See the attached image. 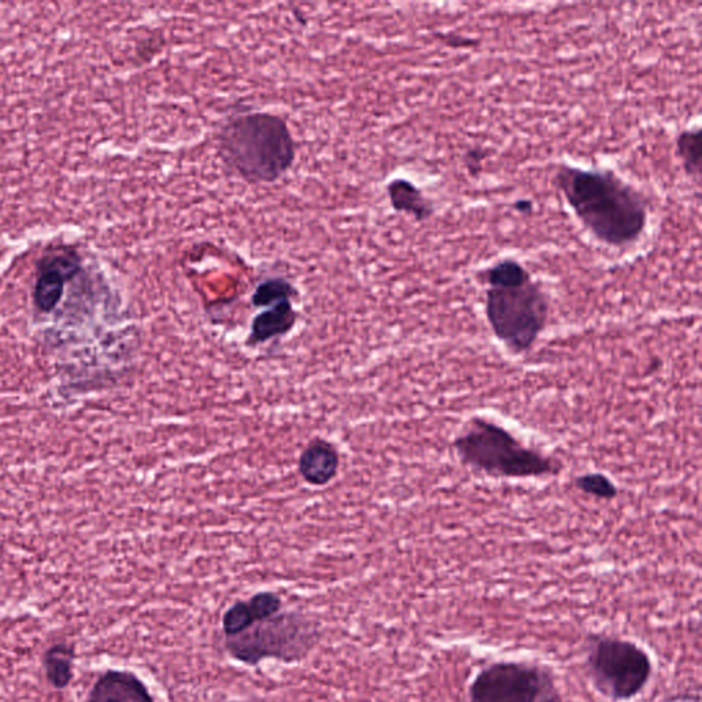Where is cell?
Here are the masks:
<instances>
[{"label": "cell", "mask_w": 702, "mask_h": 702, "mask_svg": "<svg viewBox=\"0 0 702 702\" xmlns=\"http://www.w3.org/2000/svg\"><path fill=\"white\" fill-rule=\"evenodd\" d=\"M554 184L583 227L604 245L624 249L644 235L648 201L615 172L561 165Z\"/></svg>", "instance_id": "6da1fadb"}, {"label": "cell", "mask_w": 702, "mask_h": 702, "mask_svg": "<svg viewBox=\"0 0 702 702\" xmlns=\"http://www.w3.org/2000/svg\"><path fill=\"white\" fill-rule=\"evenodd\" d=\"M221 161L240 179L271 184L293 168L297 147L284 118L266 112L228 118L219 135Z\"/></svg>", "instance_id": "7a4b0ae2"}, {"label": "cell", "mask_w": 702, "mask_h": 702, "mask_svg": "<svg viewBox=\"0 0 702 702\" xmlns=\"http://www.w3.org/2000/svg\"><path fill=\"white\" fill-rule=\"evenodd\" d=\"M465 465L497 479H535L559 474L553 458L524 446L500 424L472 417L453 442Z\"/></svg>", "instance_id": "3957f363"}, {"label": "cell", "mask_w": 702, "mask_h": 702, "mask_svg": "<svg viewBox=\"0 0 702 702\" xmlns=\"http://www.w3.org/2000/svg\"><path fill=\"white\" fill-rule=\"evenodd\" d=\"M495 338L513 354H524L537 343L549 319V298L541 286L489 287L484 304Z\"/></svg>", "instance_id": "277c9868"}, {"label": "cell", "mask_w": 702, "mask_h": 702, "mask_svg": "<svg viewBox=\"0 0 702 702\" xmlns=\"http://www.w3.org/2000/svg\"><path fill=\"white\" fill-rule=\"evenodd\" d=\"M586 672L594 689L608 700H633L648 685L652 659L627 639L590 635L586 642Z\"/></svg>", "instance_id": "5b68a950"}, {"label": "cell", "mask_w": 702, "mask_h": 702, "mask_svg": "<svg viewBox=\"0 0 702 702\" xmlns=\"http://www.w3.org/2000/svg\"><path fill=\"white\" fill-rule=\"evenodd\" d=\"M316 624L301 613H276L234 637H227L229 655L243 664L257 665L265 659L291 663L308 656L319 641Z\"/></svg>", "instance_id": "8992f818"}, {"label": "cell", "mask_w": 702, "mask_h": 702, "mask_svg": "<svg viewBox=\"0 0 702 702\" xmlns=\"http://www.w3.org/2000/svg\"><path fill=\"white\" fill-rule=\"evenodd\" d=\"M469 702H563L548 668L522 661H498L476 674Z\"/></svg>", "instance_id": "52a82bcc"}, {"label": "cell", "mask_w": 702, "mask_h": 702, "mask_svg": "<svg viewBox=\"0 0 702 702\" xmlns=\"http://www.w3.org/2000/svg\"><path fill=\"white\" fill-rule=\"evenodd\" d=\"M79 258L75 253H54L40 266L35 287V304L43 312H50L64 294L65 282L79 272Z\"/></svg>", "instance_id": "ba28073f"}, {"label": "cell", "mask_w": 702, "mask_h": 702, "mask_svg": "<svg viewBox=\"0 0 702 702\" xmlns=\"http://www.w3.org/2000/svg\"><path fill=\"white\" fill-rule=\"evenodd\" d=\"M341 456L334 443L314 439L298 460L299 475L314 487H324L338 476Z\"/></svg>", "instance_id": "9c48e42d"}, {"label": "cell", "mask_w": 702, "mask_h": 702, "mask_svg": "<svg viewBox=\"0 0 702 702\" xmlns=\"http://www.w3.org/2000/svg\"><path fill=\"white\" fill-rule=\"evenodd\" d=\"M282 608V598L272 591H261L249 601H238L224 613L223 630L227 637L246 631L261 620L268 619Z\"/></svg>", "instance_id": "30bf717a"}, {"label": "cell", "mask_w": 702, "mask_h": 702, "mask_svg": "<svg viewBox=\"0 0 702 702\" xmlns=\"http://www.w3.org/2000/svg\"><path fill=\"white\" fill-rule=\"evenodd\" d=\"M87 702H154V698L138 676L109 671L92 687Z\"/></svg>", "instance_id": "8fae6325"}, {"label": "cell", "mask_w": 702, "mask_h": 702, "mask_svg": "<svg viewBox=\"0 0 702 702\" xmlns=\"http://www.w3.org/2000/svg\"><path fill=\"white\" fill-rule=\"evenodd\" d=\"M297 319L293 301H283L271 308H266L251 321L247 345L258 346L279 336L287 335L293 330Z\"/></svg>", "instance_id": "7c38bea8"}, {"label": "cell", "mask_w": 702, "mask_h": 702, "mask_svg": "<svg viewBox=\"0 0 702 702\" xmlns=\"http://www.w3.org/2000/svg\"><path fill=\"white\" fill-rule=\"evenodd\" d=\"M391 208L397 213L406 214L416 221H427L434 216V203L421 192L420 188L406 179L391 180L386 187Z\"/></svg>", "instance_id": "4fadbf2b"}, {"label": "cell", "mask_w": 702, "mask_h": 702, "mask_svg": "<svg viewBox=\"0 0 702 702\" xmlns=\"http://www.w3.org/2000/svg\"><path fill=\"white\" fill-rule=\"evenodd\" d=\"M702 132L700 128L685 129L676 138V154L682 160L683 171L686 175L701 179Z\"/></svg>", "instance_id": "5bb4252c"}, {"label": "cell", "mask_w": 702, "mask_h": 702, "mask_svg": "<svg viewBox=\"0 0 702 702\" xmlns=\"http://www.w3.org/2000/svg\"><path fill=\"white\" fill-rule=\"evenodd\" d=\"M483 279L489 287H519L532 280L526 266L513 258L495 262L483 273Z\"/></svg>", "instance_id": "9a60e30c"}, {"label": "cell", "mask_w": 702, "mask_h": 702, "mask_svg": "<svg viewBox=\"0 0 702 702\" xmlns=\"http://www.w3.org/2000/svg\"><path fill=\"white\" fill-rule=\"evenodd\" d=\"M73 659H75V653L70 646L57 645L48 650L44 656V667L51 685L57 689H64L69 685L73 675Z\"/></svg>", "instance_id": "2e32d148"}, {"label": "cell", "mask_w": 702, "mask_h": 702, "mask_svg": "<svg viewBox=\"0 0 702 702\" xmlns=\"http://www.w3.org/2000/svg\"><path fill=\"white\" fill-rule=\"evenodd\" d=\"M297 290L283 277H271L261 282L251 295V304L256 308H271L283 301H293Z\"/></svg>", "instance_id": "e0dca14e"}, {"label": "cell", "mask_w": 702, "mask_h": 702, "mask_svg": "<svg viewBox=\"0 0 702 702\" xmlns=\"http://www.w3.org/2000/svg\"><path fill=\"white\" fill-rule=\"evenodd\" d=\"M575 486L582 493L600 500L612 501L617 497L616 484L607 475L598 474V472L578 476L575 479Z\"/></svg>", "instance_id": "ac0fdd59"}, {"label": "cell", "mask_w": 702, "mask_h": 702, "mask_svg": "<svg viewBox=\"0 0 702 702\" xmlns=\"http://www.w3.org/2000/svg\"><path fill=\"white\" fill-rule=\"evenodd\" d=\"M489 151L480 149V147H475V149L468 150L464 155L465 168L471 176H478L483 169V162L489 157Z\"/></svg>", "instance_id": "d6986e66"}, {"label": "cell", "mask_w": 702, "mask_h": 702, "mask_svg": "<svg viewBox=\"0 0 702 702\" xmlns=\"http://www.w3.org/2000/svg\"><path fill=\"white\" fill-rule=\"evenodd\" d=\"M445 43L450 47H472L478 46L479 42H475V40L467 39L464 38V36H458L452 33V35L445 36Z\"/></svg>", "instance_id": "ffe728a7"}, {"label": "cell", "mask_w": 702, "mask_h": 702, "mask_svg": "<svg viewBox=\"0 0 702 702\" xmlns=\"http://www.w3.org/2000/svg\"><path fill=\"white\" fill-rule=\"evenodd\" d=\"M661 702H701L700 694L679 693L674 696L664 698Z\"/></svg>", "instance_id": "44dd1931"}, {"label": "cell", "mask_w": 702, "mask_h": 702, "mask_svg": "<svg viewBox=\"0 0 702 702\" xmlns=\"http://www.w3.org/2000/svg\"><path fill=\"white\" fill-rule=\"evenodd\" d=\"M517 213L523 214V216H530L534 212V203L531 199H517L515 205H513Z\"/></svg>", "instance_id": "7402d4cb"}]
</instances>
